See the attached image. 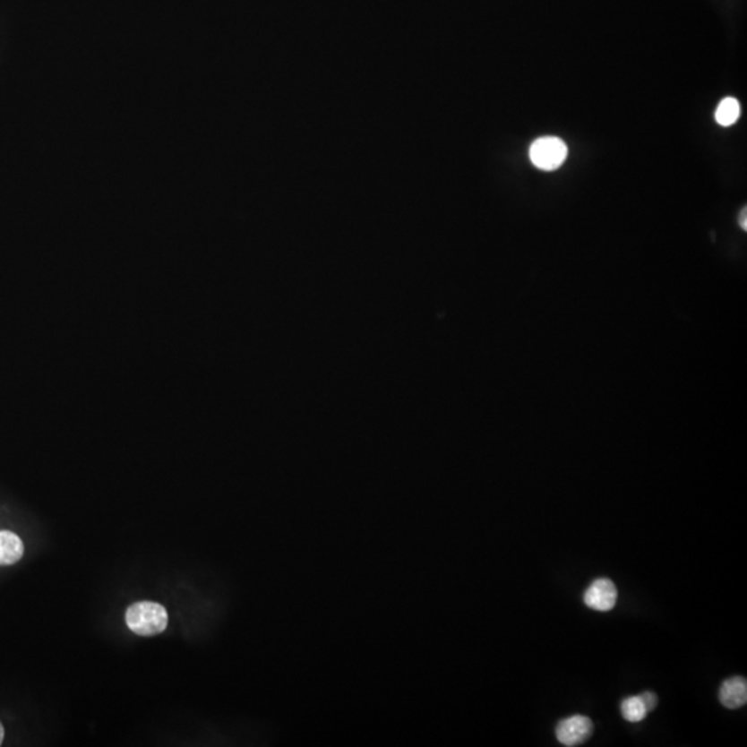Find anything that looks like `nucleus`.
Here are the masks:
<instances>
[{"label":"nucleus","instance_id":"nucleus-3","mask_svg":"<svg viewBox=\"0 0 747 747\" xmlns=\"http://www.w3.org/2000/svg\"><path fill=\"white\" fill-rule=\"evenodd\" d=\"M593 731V721L586 716L576 714V716L559 721L558 726H556L555 735L559 743H562L563 746L574 747L586 742L591 736Z\"/></svg>","mask_w":747,"mask_h":747},{"label":"nucleus","instance_id":"nucleus-10","mask_svg":"<svg viewBox=\"0 0 747 747\" xmlns=\"http://www.w3.org/2000/svg\"><path fill=\"white\" fill-rule=\"evenodd\" d=\"M739 222H741L742 228L746 230V208H743V210H742L741 219H739Z\"/></svg>","mask_w":747,"mask_h":747},{"label":"nucleus","instance_id":"nucleus-1","mask_svg":"<svg viewBox=\"0 0 747 747\" xmlns=\"http://www.w3.org/2000/svg\"><path fill=\"white\" fill-rule=\"evenodd\" d=\"M126 624L131 631L139 635H157L165 631L167 626V609L155 602L143 601L129 606L126 611Z\"/></svg>","mask_w":747,"mask_h":747},{"label":"nucleus","instance_id":"nucleus-9","mask_svg":"<svg viewBox=\"0 0 747 747\" xmlns=\"http://www.w3.org/2000/svg\"><path fill=\"white\" fill-rule=\"evenodd\" d=\"M642 700H644L645 706H647L648 713L650 711L655 710L657 705V698L655 693L652 692H645L641 695Z\"/></svg>","mask_w":747,"mask_h":747},{"label":"nucleus","instance_id":"nucleus-6","mask_svg":"<svg viewBox=\"0 0 747 747\" xmlns=\"http://www.w3.org/2000/svg\"><path fill=\"white\" fill-rule=\"evenodd\" d=\"M24 555L21 538L9 530H0V566L14 565Z\"/></svg>","mask_w":747,"mask_h":747},{"label":"nucleus","instance_id":"nucleus-7","mask_svg":"<svg viewBox=\"0 0 747 747\" xmlns=\"http://www.w3.org/2000/svg\"><path fill=\"white\" fill-rule=\"evenodd\" d=\"M741 116V104L736 99L726 98L718 104L717 111H716V121L718 124L728 128L733 126Z\"/></svg>","mask_w":747,"mask_h":747},{"label":"nucleus","instance_id":"nucleus-8","mask_svg":"<svg viewBox=\"0 0 747 747\" xmlns=\"http://www.w3.org/2000/svg\"><path fill=\"white\" fill-rule=\"evenodd\" d=\"M622 716L629 723H640L647 717L648 710L641 695L624 699L620 706Z\"/></svg>","mask_w":747,"mask_h":747},{"label":"nucleus","instance_id":"nucleus-11","mask_svg":"<svg viewBox=\"0 0 747 747\" xmlns=\"http://www.w3.org/2000/svg\"><path fill=\"white\" fill-rule=\"evenodd\" d=\"M4 726H2V724H0V744H2V742H4Z\"/></svg>","mask_w":747,"mask_h":747},{"label":"nucleus","instance_id":"nucleus-2","mask_svg":"<svg viewBox=\"0 0 747 747\" xmlns=\"http://www.w3.org/2000/svg\"><path fill=\"white\" fill-rule=\"evenodd\" d=\"M528 155L537 169L553 172L562 167L568 159V146L559 137H540L530 146Z\"/></svg>","mask_w":747,"mask_h":747},{"label":"nucleus","instance_id":"nucleus-4","mask_svg":"<svg viewBox=\"0 0 747 747\" xmlns=\"http://www.w3.org/2000/svg\"><path fill=\"white\" fill-rule=\"evenodd\" d=\"M617 588L609 579H597L584 593V604L589 609L598 612H609L616 606Z\"/></svg>","mask_w":747,"mask_h":747},{"label":"nucleus","instance_id":"nucleus-5","mask_svg":"<svg viewBox=\"0 0 747 747\" xmlns=\"http://www.w3.org/2000/svg\"><path fill=\"white\" fill-rule=\"evenodd\" d=\"M720 702L726 708H739L747 703V681L743 677H733L724 681L720 688Z\"/></svg>","mask_w":747,"mask_h":747}]
</instances>
